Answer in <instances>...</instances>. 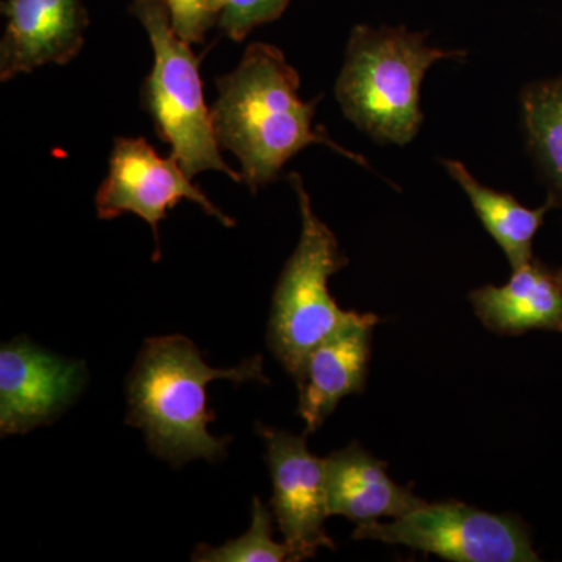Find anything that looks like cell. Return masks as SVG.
<instances>
[{"mask_svg": "<svg viewBox=\"0 0 562 562\" xmlns=\"http://www.w3.org/2000/svg\"><path fill=\"white\" fill-rule=\"evenodd\" d=\"M442 165L468 195L484 228L505 251L513 271L530 262L535 258L532 241L546 214L554 206L552 199L539 209H527L512 194L484 187L461 161L443 160Z\"/></svg>", "mask_w": 562, "mask_h": 562, "instance_id": "14", "label": "cell"}, {"mask_svg": "<svg viewBox=\"0 0 562 562\" xmlns=\"http://www.w3.org/2000/svg\"><path fill=\"white\" fill-rule=\"evenodd\" d=\"M522 120L532 158L549 184V199L562 206V76L525 88Z\"/></svg>", "mask_w": 562, "mask_h": 562, "instance_id": "15", "label": "cell"}, {"mask_svg": "<svg viewBox=\"0 0 562 562\" xmlns=\"http://www.w3.org/2000/svg\"><path fill=\"white\" fill-rule=\"evenodd\" d=\"M221 18L217 25L236 43L246 40L255 27L280 18L286 10V0H217Z\"/></svg>", "mask_w": 562, "mask_h": 562, "instance_id": "17", "label": "cell"}, {"mask_svg": "<svg viewBox=\"0 0 562 562\" xmlns=\"http://www.w3.org/2000/svg\"><path fill=\"white\" fill-rule=\"evenodd\" d=\"M464 52L428 46L425 33L357 25L347 43L335 94L347 120L383 144L405 146L419 133L420 87L435 63Z\"/></svg>", "mask_w": 562, "mask_h": 562, "instance_id": "3", "label": "cell"}, {"mask_svg": "<svg viewBox=\"0 0 562 562\" xmlns=\"http://www.w3.org/2000/svg\"><path fill=\"white\" fill-rule=\"evenodd\" d=\"M257 432L268 449L273 517L294 561L313 558L322 547L335 549L324 528L330 517L325 460L310 452L306 435L295 436L262 424H257Z\"/></svg>", "mask_w": 562, "mask_h": 562, "instance_id": "8", "label": "cell"}, {"mask_svg": "<svg viewBox=\"0 0 562 562\" xmlns=\"http://www.w3.org/2000/svg\"><path fill=\"white\" fill-rule=\"evenodd\" d=\"M131 11L154 49V68L143 85V109L150 114L155 132L171 146V154L190 179L217 171L241 183V173L224 161L214 135L199 74L201 58L173 32L162 0H132Z\"/></svg>", "mask_w": 562, "mask_h": 562, "instance_id": "5", "label": "cell"}, {"mask_svg": "<svg viewBox=\"0 0 562 562\" xmlns=\"http://www.w3.org/2000/svg\"><path fill=\"white\" fill-rule=\"evenodd\" d=\"M216 380L271 383L262 373L260 355L236 368L216 369L184 336L149 338L128 375L127 424L143 430L150 452L173 468L199 458L220 462L227 457L232 438H216L209 430L214 413L206 386Z\"/></svg>", "mask_w": 562, "mask_h": 562, "instance_id": "2", "label": "cell"}, {"mask_svg": "<svg viewBox=\"0 0 562 562\" xmlns=\"http://www.w3.org/2000/svg\"><path fill=\"white\" fill-rule=\"evenodd\" d=\"M353 539L397 543L447 561H539L519 517L482 512L461 502L425 503L392 522L358 525Z\"/></svg>", "mask_w": 562, "mask_h": 562, "instance_id": "6", "label": "cell"}, {"mask_svg": "<svg viewBox=\"0 0 562 562\" xmlns=\"http://www.w3.org/2000/svg\"><path fill=\"white\" fill-rule=\"evenodd\" d=\"M273 514L260 498H254L251 525L238 539L221 547L206 543L195 547L192 561L195 562H280L294 561L286 542L273 541Z\"/></svg>", "mask_w": 562, "mask_h": 562, "instance_id": "16", "label": "cell"}, {"mask_svg": "<svg viewBox=\"0 0 562 562\" xmlns=\"http://www.w3.org/2000/svg\"><path fill=\"white\" fill-rule=\"evenodd\" d=\"M376 322L379 317L368 314L314 347L302 361L294 380L306 432L321 428L344 397L364 391Z\"/></svg>", "mask_w": 562, "mask_h": 562, "instance_id": "11", "label": "cell"}, {"mask_svg": "<svg viewBox=\"0 0 562 562\" xmlns=\"http://www.w3.org/2000/svg\"><path fill=\"white\" fill-rule=\"evenodd\" d=\"M286 2H290V0H286Z\"/></svg>", "mask_w": 562, "mask_h": 562, "instance_id": "20", "label": "cell"}, {"mask_svg": "<svg viewBox=\"0 0 562 562\" xmlns=\"http://www.w3.org/2000/svg\"><path fill=\"white\" fill-rule=\"evenodd\" d=\"M288 180L297 195L302 233L273 291L268 346L294 376L314 347L358 324L368 314L344 312L331 297L328 280L346 268L349 260L335 233L314 213L302 177L292 172Z\"/></svg>", "mask_w": 562, "mask_h": 562, "instance_id": "4", "label": "cell"}, {"mask_svg": "<svg viewBox=\"0 0 562 562\" xmlns=\"http://www.w3.org/2000/svg\"><path fill=\"white\" fill-rule=\"evenodd\" d=\"M325 484L330 516H344L358 525L398 519L425 503L412 487L387 475L386 464L358 443L331 453L325 460Z\"/></svg>", "mask_w": 562, "mask_h": 562, "instance_id": "12", "label": "cell"}, {"mask_svg": "<svg viewBox=\"0 0 562 562\" xmlns=\"http://www.w3.org/2000/svg\"><path fill=\"white\" fill-rule=\"evenodd\" d=\"M557 273H558V279H560L561 284H562V268Z\"/></svg>", "mask_w": 562, "mask_h": 562, "instance_id": "19", "label": "cell"}, {"mask_svg": "<svg viewBox=\"0 0 562 562\" xmlns=\"http://www.w3.org/2000/svg\"><path fill=\"white\" fill-rule=\"evenodd\" d=\"M2 13V81L41 66L68 65L80 54L90 24L83 0H3Z\"/></svg>", "mask_w": 562, "mask_h": 562, "instance_id": "10", "label": "cell"}, {"mask_svg": "<svg viewBox=\"0 0 562 562\" xmlns=\"http://www.w3.org/2000/svg\"><path fill=\"white\" fill-rule=\"evenodd\" d=\"M88 383L83 361L60 357L25 338L0 349V432L24 435L50 424Z\"/></svg>", "mask_w": 562, "mask_h": 562, "instance_id": "9", "label": "cell"}, {"mask_svg": "<svg viewBox=\"0 0 562 562\" xmlns=\"http://www.w3.org/2000/svg\"><path fill=\"white\" fill-rule=\"evenodd\" d=\"M169 11L173 32L188 44L202 43L205 33L220 22L217 0H162Z\"/></svg>", "mask_w": 562, "mask_h": 562, "instance_id": "18", "label": "cell"}, {"mask_svg": "<svg viewBox=\"0 0 562 562\" xmlns=\"http://www.w3.org/2000/svg\"><path fill=\"white\" fill-rule=\"evenodd\" d=\"M216 102L211 121L221 149L231 150L241 165V183L251 192L280 176L294 155L325 144L368 168V161L351 154L313 127L317 102L302 101L301 77L283 52L266 43H254L231 74L217 77Z\"/></svg>", "mask_w": 562, "mask_h": 562, "instance_id": "1", "label": "cell"}, {"mask_svg": "<svg viewBox=\"0 0 562 562\" xmlns=\"http://www.w3.org/2000/svg\"><path fill=\"white\" fill-rule=\"evenodd\" d=\"M194 202L225 227L235 221L222 213L181 168L173 155L162 158L144 138H116L109 161V173L95 194L99 220H114L124 213L136 214L150 225L160 257L158 228L168 210L180 201Z\"/></svg>", "mask_w": 562, "mask_h": 562, "instance_id": "7", "label": "cell"}, {"mask_svg": "<svg viewBox=\"0 0 562 562\" xmlns=\"http://www.w3.org/2000/svg\"><path fill=\"white\" fill-rule=\"evenodd\" d=\"M469 299L484 327L498 335L562 331L561 281L536 258L514 269L508 283L487 284L472 291Z\"/></svg>", "mask_w": 562, "mask_h": 562, "instance_id": "13", "label": "cell"}]
</instances>
